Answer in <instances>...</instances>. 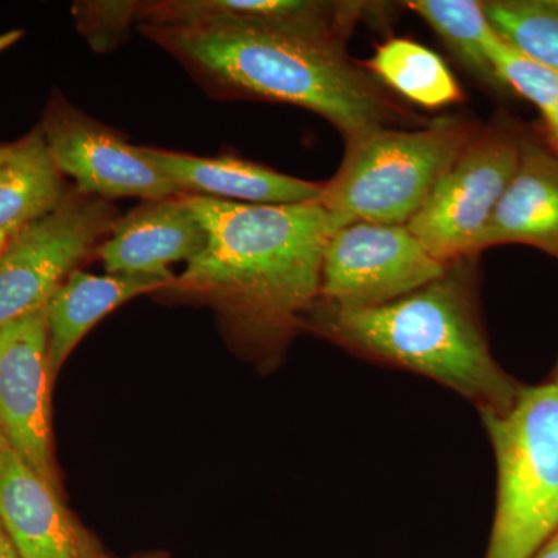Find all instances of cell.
<instances>
[{
	"label": "cell",
	"instance_id": "cell-1",
	"mask_svg": "<svg viewBox=\"0 0 558 558\" xmlns=\"http://www.w3.org/2000/svg\"><path fill=\"white\" fill-rule=\"evenodd\" d=\"M208 244L160 292L207 301L234 332L284 340L318 303L323 253L336 231L322 204L253 205L186 196Z\"/></svg>",
	"mask_w": 558,
	"mask_h": 558
},
{
	"label": "cell",
	"instance_id": "cell-2",
	"mask_svg": "<svg viewBox=\"0 0 558 558\" xmlns=\"http://www.w3.org/2000/svg\"><path fill=\"white\" fill-rule=\"evenodd\" d=\"M138 31L215 97L312 110L344 138L388 126L402 116L340 40L244 22L197 28L142 24Z\"/></svg>",
	"mask_w": 558,
	"mask_h": 558
},
{
	"label": "cell",
	"instance_id": "cell-3",
	"mask_svg": "<svg viewBox=\"0 0 558 558\" xmlns=\"http://www.w3.org/2000/svg\"><path fill=\"white\" fill-rule=\"evenodd\" d=\"M470 258L442 277L380 306L340 310L317 303L306 319L344 348L449 387L483 411L501 413L521 385L495 362L473 292Z\"/></svg>",
	"mask_w": 558,
	"mask_h": 558
},
{
	"label": "cell",
	"instance_id": "cell-4",
	"mask_svg": "<svg viewBox=\"0 0 558 558\" xmlns=\"http://www.w3.org/2000/svg\"><path fill=\"white\" fill-rule=\"evenodd\" d=\"M476 134L472 121L444 117L421 130L381 126L349 137L319 204L336 231L354 222L407 226Z\"/></svg>",
	"mask_w": 558,
	"mask_h": 558
},
{
	"label": "cell",
	"instance_id": "cell-5",
	"mask_svg": "<svg viewBox=\"0 0 558 558\" xmlns=\"http://www.w3.org/2000/svg\"><path fill=\"white\" fill-rule=\"evenodd\" d=\"M481 416L498 475L486 558H532L558 532V387H521L508 410Z\"/></svg>",
	"mask_w": 558,
	"mask_h": 558
},
{
	"label": "cell",
	"instance_id": "cell-6",
	"mask_svg": "<svg viewBox=\"0 0 558 558\" xmlns=\"http://www.w3.org/2000/svg\"><path fill=\"white\" fill-rule=\"evenodd\" d=\"M119 219L110 201L73 189L60 207L10 234L0 253V328L44 310Z\"/></svg>",
	"mask_w": 558,
	"mask_h": 558
},
{
	"label": "cell",
	"instance_id": "cell-7",
	"mask_svg": "<svg viewBox=\"0 0 558 558\" xmlns=\"http://www.w3.org/2000/svg\"><path fill=\"white\" fill-rule=\"evenodd\" d=\"M521 137L523 132L506 123L478 131L407 223L440 263L472 258L476 238L517 170Z\"/></svg>",
	"mask_w": 558,
	"mask_h": 558
},
{
	"label": "cell",
	"instance_id": "cell-8",
	"mask_svg": "<svg viewBox=\"0 0 558 558\" xmlns=\"http://www.w3.org/2000/svg\"><path fill=\"white\" fill-rule=\"evenodd\" d=\"M449 267L407 226L349 223L326 242L318 303L340 310L380 306L436 281Z\"/></svg>",
	"mask_w": 558,
	"mask_h": 558
},
{
	"label": "cell",
	"instance_id": "cell-9",
	"mask_svg": "<svg viewBox=\"0 0 558 558\" xmlns=\"http://www.w3.org/2000/svg\"><path fill=\"white\" fill-rule=\"evenodd\" d=\"M40 130L58 170L75 180L78 193L143 202L182 194L142 146L131 145L121 132L73 108L60 94L51 97Z\"/></svg>",
	"mask_w": 558,
	"mask_h": 558
},
{
	"label": "cell",
	"instance_id": "cell-10",
	"mask_svg": "<svg viewBox=\"0 0 558 558\" xmlns=\"http://www.w3.org/2000/svg\"><path fill=\"white\" fill-rule=\"evenodd\" d=\"M46 307L0 328V422L11 447L60 490L53 458Z\"/></svg>",
	"mask_w": 558,
	"mask_h": 558
},
{
	"label": "cell",
	"instance_id": "cell-11",
	"mask_svg": "<svg viewBox=\"0 0 558 558\" xmlns=\"http://www.w3.org/2000/svg\"><path fill=\"white\" fill-rule=\"evenodd\" d=\"M0 524L21 558H108L13 447L0 462Z\"/></svg>",
	"mask_w": 558,
	"mask_h": 558
},
{
	"label": "cell",
	"instance_id": "cell-12",
	"mask_svg": "<svg viewBox=\"0 0 558 558\" xmlns=\"http://www.w3.org/2000/svg\"><path fill=\"white\" fill-rule=\"evenodd\" d=\"M207 244L208 231L180 194L145 201L120 216L97 255L106 274L174 279L170 266L182 260L191 263Z\"/></svg>",
	"mask_w": 558,
	"mask_h": 558
},
{
	"label": "cell",
	"instance_id": "cell-13",
	"mask_svg": "<svg viewBox=\"0 0 558 558\" xmlns=\"http://www.w3.org/2000/svg\"><path fill=\"white\" fill-rule=\"evenodd\" d=\"M363 10L365 3L317 0H160L140 2L138 25L197 28L244 22L347 43Z\"/></svg>",
	"mask_w": 558,
	"mask_h": 558
},
{
	"label": "cell",
	"instance_id": "cell-14",
	"mask_svg": "<svg viewBox=\"0 0 558 558\" xmlns=\"http://www.w3.org/2000/svg\"><path fill=\"white\" fill-rule=\"evenodd\" d=\"M505 244L531 245L558 258V149L524 132L517 170L472 255Z\"/></svg>",
	"mask_w": 558,
	"mask_h": 558
},
{
	"label": "cell",
	"instance_id": "cell-15",
	"mask_svg": "<svg viewBox=\"0 0 558 558\" xmlns=\"http://www.w3.org/2000/svg\"><path fill=\"white\" fill-rule=\"evenodd\" d=\"M143 153L186 196L253 205H303L322 201L325 183L307 182L238 157H201L142 146Z\"/></svg>",
	"mask_w": 558,
	"mask_h": 558
},
{
	"label": "cell",
	"instance_id": "cell-16",
	"mask_svg": "<svg viewBox=\"0 0 558 558\" xmlns=\"http://www.w3.org/2000/svg\"><path fill=\"white\" fill-rule=\"evenodd\" d=\"M174 279L146 275H92L75 270L51 295L46 306L51 376L83 337L109 312L143 293L160 292Z\"/></svg>",
	"mask_w": 558,
	"mask_h": 558
},
{
	"label": "cell",
	"instance_id": "cell-17",
	"mask_svg": "<svg viewBox=\"0 0 558 558\" xmlns=\"http://www.w3.org/2000/svg\"><path fill=\"white\" fill-rule=\"evenodd\" d=\"M40 126L11 143H0V233L13 234L49 215L69 196Z\"/></svg>",
	"mask_w": 558,
	"mask_h": 558
},
{
	"label": "cell",
	"instance_id": "cell-18",
	"mask_svg": "<svg viewBox=\"0 0 558 558\" xmlns=\"http://www.w3.org/2000/svg\"><path fill=\"white\" fill-rule=\"evenodd\" d=\"M368 64L400 97L422 108H446L462 100L461 87L442 58L416 40L389 39Z\"/></svg>",
	"mask_w": 558,
	"mask_h": 558
},
{
	"label": "cell",
	"instance_id": "cell-19",
	"mask_svg": "<svg viewBox=\"0 0 558 558\" xmlns=\"http://www.w3.org/2000/svg\"><path fill=\"white\" fill-rule=\"evenodd\" d=\"M405 5L438 33L439 38L473 75L490 86H498L486 57L487 43L495 31L487 20L484 2L411 0Z\"/></svg>",
	"mask_w": 558,
	"mask_h": 558
},
{
	"label": "cell",
	"instance_id": "cell-20",
	"mask_svg": "<svg viewBox=\"0 0 558 558\" xmlns=\"http://www.w3.org/2000/svg\"><path fill=\"white\" fill-rule=\"evenodd\" d=\"M484 11L510 47L558 70V0H494L484 2Z\"/></svg>",
	"mask_w": 558,
	"mask_h": 558
},
{
	"label": "cell",
	"instance_id": "cell-21",
	"mask_svg": "<svg viewBox=\"0 0 558 558\" xmlns=\"http://www.w3.org/2000/svg\"><path fill=\"white\" fill-rule=\"evenodd\" d=\"M486 57L498 86L510 87L542 113L558 100V70L520 53L497 33L487 43Z\"/></svg>",
	"mask_w": 558,
	"mask_h": 558
},
{
	"label": "cell",
	"instance_id": "cell-22",
	"mask_svg": "<svg viewBox=\"0 0 558 558\" xmlns=\"http://www.w3.org/2000/svg\"><path fill=\"white\" fill-rule=\"evenodd\" d=\"M72 13L92 49L108 53L123 43L131 25L138 22L140 2H76Z\"/></svg>",
	"mask_w": 558,
	"mask_h": 558
},
{
	"label": "cell",
	"instance_id": "cell-23",
	"mask_svg": "<svg viewBox=\"0 0 558 558\" xmlns=\"http://www.w3.org/2000/svg\"><path fill=\"white\" fill-rule=\"evenodd\" d=\"M0 558H21L9 535L3 531L2 524H0Z\"/></svg>",
	"mask_w": 558,
	"mask_h": 558
},
{
	"label": "cell",
	"instance_id": "cell-24",
	"mask_svg": "<svg viewBox=\"0 0 558 558\" xmlns=\"http://www.w3.org/2000/svg\"><path fill=\"white\" fill-rule=\"evenodd\" d=\"M532 558H558V532Z\"/></svg>",
	"mask_w": 558,
	"mask_h": 558
},
{
	"label": "cell",
	"instance_id": "cell-25",
	"mask_svg": "<svg viewBox=\"0 0 558 558\" xmlns=\"http://www.w3.org/2000/svg\"><path fill=\"white\" fill-rule=\"evenodd\" d=\"M22 35H24V33L21 31H13L0 35V51L9 49L10 46H13L16 40L22 38Z\"/></svg>",
	"mask_w": 558,
	"mask_h": 558
},
{
	"label": "cell",
	"instance_id": "cell-26",
	"mask_svg": "<svg viewBox=\"0 0 558 558\" xmlns=\"http://www.w3.org/2000/svg\"><path fill=\"white\" fill-rule=\"evenodd\" d=\"M10 449V440L7 438L5 428H3L2 422H0V462H2L3 457H5L7 451Z\"/></svg>",
	"mask_w": 558,
	"mask_h": 558
},
{
	"label": "cell",
	"instance_id": "cell-27",
	"mask_svg": "<svg viewBox=\"0 0 558 558\" xmlns=\"http://www.w3.org/2000/svg\"><path fill=\"white\" fill-rule=\"evenodd\" d=\"M10 234L0 233V253H2L3 247H5L7 241H9Z\"/></svg>",
	"mask_w": 558,
	"mask_h": 558
},
{
	"label": "cell",
	"instance_id": "cell-28",
	"mask_svg": "<svg viewBox=\"0 0 558 558\" xmlns=\"http://www.w3.org/2000/svg\"><path fill=\"white\" fill-rule=\"evenodd\" d=\"M110 558V557H108ZM132 558H163L160 556V554H150V556H140V557H132Z\"/></svg>",
	"mask_w": 558,
	"mask_h": 558
},
{
	"label": "cell",
	"instance_id": "cell-29",
	"mask_svg": "<svg viewBox=\"0 0 558 558\" xmlns=\"http://www.w3.org/2000/svg\"><path fill=\"white\" fill-rule=\"evenodd\" d=\"M550 381H554V384H556V385H557V387H558V363H557V368H556V371H554L553 380H550Z\"/></svg>",
	"mask_w": 558,
	"mask_h": 558
},
{
	"label": "cell",
	"instance_id": "cell-30",
	"mask_svg": "<svg viewBox=\"0 0 558 558\" xmlns=\"http://www.w3.org/2000/svg\"><path fill=\"white\" fill-rule=\"evenodd\" d=\"M550 142H553V145L556 146V148L558 149V135L557 137H549Z\"/></svg>",
	"mask_w": 558,
	"mask_h": 558
}]
</instances>
